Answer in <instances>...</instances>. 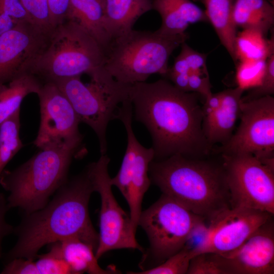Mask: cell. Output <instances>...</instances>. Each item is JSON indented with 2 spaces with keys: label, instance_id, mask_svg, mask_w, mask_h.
<instances>
[{
  "label": "cell",
  "instance_id": "cell-1",
  "mask_svg": "<svg viewBox=\"0 0 274 274\" xmlns=\"http://www.w3.org/2000/svg\"><path fill=\"white\" fill-rule=\"evenodd\" d=\"M200 96L179 89L166 79L130 86L129 99L135 118L150 132L154 159L174 155L202 158L213 152L202 128Z\"/></svg>",
  "mask_w": 274,
  "mask_h": 274
},
{
  "label": "cell",
  "instance_id": "cell-2",
  "mask_svg": "<svg viewBox=\"0 0 274 274\" xmlns=\"http://www.w3.org/2000/svg\"><path fill=\"white\" fill-rule=\"evenodd\" d=\"M93 192L86 167L68 179L44 208L24 215L14 228L17 241L5 255L6 262L16 258L35 260L44 246L70 238L89 244L95 253L99 235L91 221L88 208Z\"/></svg>",
  "mask_w": 274,
  "mask_h": 274
},
{
  "label": "cell",
  "instance_id": "cell-3",
  "mask_svg": "<svg viewBox=\"0 0 274 274\" xmlns=\"http://www.w3.org/2000/svg\"><path fill=\"white\" fill-rule=\"evenodd\" d=\"M151 183L195 214L210 221L231 208L224 169L201 158L174 155L150 163Z\"/></svg>",
  "mask_w": 274,
  "mask_h": 274
},
{
  "label": "cell",
  "instance_id": "cell-4",
  "mask_svg": "<svg viewBox=\"0 0 274 274\" xmlns=\"http://www.w3.org/2000/svg\"><path fill=\"white\" fill-rule=\"evenodd\" d=\"M79 148L65 146L40 149L14 169H4L0 184L9 193V209L18 208L27 215L44 208L68 179L70 166Z\"/></svg>",
  "mask_w": 274,
  "mask_h": 274
},
{
  "label": "cell",
  "instance_id": "cell-5",
  "mask_svg": "<svg viewBox=\"0 0 274 274\" xmlns=\"http://www.w3.org/2000/svg\"><path fill=\"white\" fill-rule=\"evenodd\" d=\"M188 38L186 32L169 35L132 29L112 40L104 67L115 80L129 85L146 82L154 74L165 76L170 55Z\"/></svg>",
  "mask_w": 274,
  "mask_h": 274
},
{
  "label": "cell",
  "instance_id": "cell-6",
  "mask_svg": "<svg viewBox=\"0 0 274 274\" xmlns=\"http://www.w3.org/2000/svg\"><path fill=\"white\" fill-rule=\"evenodd\" d=\"M105 52L98 42L76 22L67 20L54 29L43 52L26 72L42 82L89 76L104 68Z\"/></svg>",
  "mask_w": 274,
  "mask_h": 274
},
{
  "label": "cell",
  "instance_id": "cell-7",
  "mask_svg": "<svg viewBox=\"0 0 274 274\" xmlns=\"http://www.w3.org/2000/svg\"><path fill=\"white\" fill-rule=\"evenodd\" d=\"M67 98L80 123L89 126L96 134L101 155L107 150L106 131L109 122L116 119L117 110L129 99L131 85L118 82L113 77L91 79L84 84L81 76L53 82Z\"/></svg>",
  "mask_w": 274,
  "mask_h": 274
},
{
  "label": "cell",
  "instance_id": "cell-8",
  "mask_svg": "<svg viewBox=\"0 0 274 274\" xmlns=\"http://www.w3.org/2000/svg\"><path fill=\"white\" fill-rule=\"evenodd\" d=\"M205 220L162 194L140 217L139 226L146 232L150 243L142 264L154 261L158 265L179 252L193 229Z\"/></svg>",
  "mask_w": 274,
  "mask_h": 274
},
{
  "label": "cell",
  "instance_id": "cell-9",
  "mask_svg": "<svg viewBox=\"0 0 274 274\" xmlns=\"http://www.w3.org/2000/svg\"><path fill=\"white\" fill-rule=\"evenodd\" d=\"M231 208L274 214V168L250 154L221 155Z\"/></svg>",
  "mask_w": 274,
  "mask_h": 274
},
{
  "label": "cell",
  "instance_id": "cell-10",
  "mask_svg": "<svg viewBox=\"0 0 274 274\" xmlns=\"http://www.w3.org/2000/svg\"><path fill=\"white\" fill-rule=\"evenodd\" d=\"M241 123L225 144L213 152L221 155L250 154L274 166V98L272 95L241 103Z\"/></svg>",
  "mask_w": 274,
  "mask_h": 274
},
{
  "label": "cell",
  "instance_id": "cell-11",
  "mask_svg": "<svg viewBox=\"0 0 274 274\" xmlns=\"http://www.w3.org/2000/svg\"><path fill=\"white\" fill-rule=\"evenodd\" d=\"M132 112L129 99L123 102L117 110L116 119L124 126L127 144L120 168L117 175L111 178L110 182L119 190L127 201L132 225L136 231L142 212L143 197L151 183L149 169L155 155L152 147H145L136 138L132 127Z\"/></svg>",
  "mask_w": 274,
  "mask_h": 274
},
{
  "label": "cell",
  "instance_id": "cell-12",
  "mask_svg": "<svg viewBox=\"0 0 274 274\" xmlns=\"http://www.w3.org/2000/svg\"><path fill=\"white\" fill-rule=\"evenodd\" d=\"M110 158L106 154L89 164L87 169L94 191L100 197L98 244L95 255L97 259L112 250L138 249L143 248L137 242L130 215L118 203L112 190L108 166Z\"/></svg>",
  "mask_w": 274,
  "mask_h": 274
},
{
  "label": "cell",
  "instance_id": "cell-13",
  "mask_svg": "<svg viewBox=\"0 0 274 274\" xmlns=\"http://www.w3.org/2000/svg\"><path fill=\"white\" fill-rule=\"evenodd\" d=\"M41 120L34 145L40 149L81 145L80 120L65 94L53 82L43 83L37 94Z\"/></svg>",
  "mask_w": 274,
  "mask_h": 274
},
{
  "label": "cell",
  "instance_id": "cell-14",
  "mask_svg": "<svg viewBox=\"0 0 274 274\" xmlns=\"http://www.w3.org/2000/svg\"><path fill=\"white\" fill-rule=\"evenodd\" d=\"M52 31L21 21L0 37V85L26 72L45 49Z\"/></svg>",
  "mask_w": 274,
  "mask_h": 274
},
{
  "label": "cell",
  "instance_id": "cell-15",
  "mask_svg": "<svg viewBox=\"0 0 274 274\" xmlns=\"http://www.w3.org/2000/svg\"><path fill=\"white\" fill-rule=\"evenodd\" d=\"M272 215L262 211L231 208L210 221L211 234L204 252L224 254L239 247Z\"/></svg>",
  "mask_w": 274,
  "mask_h": 274
},
{
  "label": "cell",
  "instance_id": "cell-16",
  "mask_svg": "<svg viewBox=\"0 0 274 274\" xmlns=\"http://www.w3.org/2000/svg\"><path fill=\"white\" fill-rule=\"evenodd\" d=\"M229 274L274 273V225L272 217L237 249L220 254Z\"/></svg>",
  "mask_w": 274,
  "mask_h": 274
},
{
  "label": "cell",
  "instance_id": "cell-17",
  "mask_svg": "<svg viewBox=\"0 0 274 274\" xmlns=\"http://www.w3.org/2000/svg\"><path fill=\"white\" fill-rule=\"evenodd\" d=\"M245 90L237 86L221 91V104L212 115L203 118L202 128L209 143L221 145L233 134L235 123L241 113V98Z\"/></svg>",
  "mask_w": 274,
  "mask_h": 274
},
{
  "label": "cell",
  "instance_id": "cell-18",
  "mask_svg": "<svg viewBox=\"0 0 274 274\" xmlns=\"http://www.w3.org/2000/svg\"><path fill=\"white\" fill-rule=\"evenodd\" d=\"M152 5L161 19L157 30L163 34H183L191 24L209 22L204 11L190 0H152Z\"/></svg>",
  "mask_w": 274,
  "mask_h": 274
},
{
  "label": "cell",
  "instance_id": "cell-19",
  "mask_svg": "<svg viewBox=\"0 0 274 274\" xmlns=\"http://www.w3.org/2000/svg\"><path fill=\"white\" fill-rule=\"evenodd\" d=\"M104 26L110 39L133 29L137 20L152 9V0H104Z\"/></svg>",
  "mask_w": 274,
  "mask_h": 274
},
{
  "label": "cell",
  "instance_id": "cell-20",
  "mask_svg": "<svg viewBox=\"0 0 274 274\" xmlns=\"http://www.w3.org/2000/svg\"><path fill=\"white\" fill-rule=\"evenodd\" d=\"M67 20L85 29L105 51L111 39L104 26V0H70Z\"/></svg>",
  "mask_w": 274,
  "mask_h": 274
},
{
  "label": "cell",
  "instance_id": "cell-21",
  "mask_svg": "<svg viewBox=\"0 0 274 274\" xmlns=\"http://www.w3.org/2000/svg\"><path fill=\"white\" fill-rule=\"evenodd\" d=\"M205 14L222 45L234 62L237 61L235 40L237 27L233 19L234 0H202Z\"/></svg>",
  "mask_w": 274,
  "mask_h": 274
},
{
  "label": "cell",
  "instance_id": "cell-22",
  "mask_svg": "<svg viewBox=\"0 0 274 274\" xmlns=\"http://www.w3.org/2000/svg\"><path fill=\"white\" fill-rule=\"evenodd\" d=\"M233 19L236 27L255 29L266 36L273 26V6L268 0H234Z\"/></svg>",
  "mask_w": 274,
  "mask_h": 274
},
{
  "label": "cell",
  "instance_id": "cell-23",
  "mask_svg": "<svg viewBox=\"0 0 274 274\" xmlns=\"http://www.w3.org/2000/svg\"><path fill=\"white\" fill-rule=\"evenodd\" d=\"M43 82L27 72L20 74L0 85V125L20 110L23 99L31 93L37 94Z\"/></svg>",
  "mask_w": 274,
  "mask_h": 274
},
{
  "label": "cell",
  "instance_id": "cell-24",
  "mask_svg": "<svg viewBox=\"0 0 274 274\" xmlns=\"http://www.w3.org/2000/svg\"><path fill=\"white\" fill-rule=\"evenodd\" d=\"M62 255L73 274L118 273L114 268L104 269L98 264L95 251L89 244L76 238L59 242Z\"/></svg>",
  "mask_w": 274,
  "mask_h": 274
},
{
  "label": "cell",
  "instance_id": "cell-25",
  "mask_svg": "<svg viewBox=\"0 0 274 274\" xmlns=\"http://www.w3.org/2000/svg\"><path fill=\"white\" fill-rule=\"evenodd\" d=\"M237 60H266L274 54L273 35L270 39L262 32L252 29L237 33L235 40Z\"/></svg>",
  "mask_w": 274,
  "mask_h": 274
},
{
  "label": "cell",
  "instance_id": "cell-26",
  "mask_svg": "<svg viewBox=\"0 0 274 274\" xmlns=\"http://www.w3.org/2000/svg\"><path fill=\"white\" fill-rule=\"evenodd\" d=\"M20 110L0 125V176L9 162L23 147L20 138Z\"/></svg>",
  "mask_w": 274,
  "mask_h": 274
},
{
  "label": "cell",
  "instance_id": "cell-27",
  "mask_svg": "<svg viewBox=\"0 0 274 274\" xmlns=\"http://www.w3.org/2000/svg\"><path fill=\"white\" fill-rule=\"evenodd\" d=\"M181 46L180 53L165 76L168 78L175 75H189L192 72L209 74L206 65L207 55L193 50L186 42Z\"/></svg>",
  "mask_w": 274,
  "mask_h": 274
},
{
  "label": "cell",
  "instance_id": "cell-28",
  "mask_svg": "<svg viewBox=\"0 0 274 274\" xmlns=\"http://www.w3.org/2000/svg\"><path fill=\"white\" fill-rule=\"evenodd\" d=\"M187 274H229L225 258L214 252H202L190 260Z\"/></svg>",
  "mask_w": 274,
  "mask_h": 274
},
{
  "label": "cell",
  "instance_id": "cell-29",
  "mask_svg": "<svg viewBox=\"0 0 274 274\" xmlns=\"http://www.w3.org/2000/svg\"><path fill=\"white\" fill-rule=\"evenodd\" d=\"M190 251L185 247L161 263L140 271H129V274H186L190 260Z\"/></svg>",
  "mask_w": 274,
  "mask_h": 274
},
{
  "label": "cell",
  "instance_id": "cell-30",
  "mask_svg": "<svg viewBox=\"0 0 274 274\" xmlns=\"http://www.w3.org/2000/svg\"><path fill=\"white\" fill-rule=\"evenodd\" d=\"M50 245L49 251L38 255L35 261L39 274H73L62 255L59 242Z\"/></svg>",
  "mask_w": 274,
  "mask_h": 274
},
{
  "label": "cell",
  "instance_id": "cell-31",
  "mask_svg": "<svg viewBox=\"0 0 274 274\" xmlns=\"http://www.w3.org/2000/svg\"><path fill=\"white\" fill-rule=\"evenodd\" d=\"M266 60L240 61L235 75L237 86L245 90L254 88L261 83Z\"/></svg>",
  "mask_w": 274,
  "mask_h": 274
},
{
  "label": "cell",
  "instance_id": "cell-32",
  "mask_svg": "<svg viewBox=\"0 0 274 274\" xmlns=\"http://www.w3.org/2000/svg\"><path fill=\"white\" fill-rule=\"evenodd\" d=\"M30 21L35 25L52 31L48 0H20Z\"/></svg>",
  "mask_w": 274,
  "mask_h": 274
},
{
  "label": "cell",
  "instance_id": "cell-33",
  "mask_svg": "<svg viewBox=\"0 0 274 274\" xmlns=\"http://www.w3.org/2000/svg\"><path fill=\"white\" fill-rule=\"evenodd\" d=\"M250 89L246 95L242 97V101L246 102L273 94L274 54L266 60L265 69L260 84Z\"/></svg>",
  "mask_w": 274,
  "mask_h": 274
},
{
  "label": "cell",
  "instance_id": "cell-34",
  "mask_svg": "<svg viewBox=\"0 0 274 274\" xmlns=\"http://www.w3.org/2000/svg\"><path fill=\"white\" fill-rule=\"evenodd\" d=\"M1 273L39 274L35 260L24 258H16L7 262Z\"/></svg>",
  "mask_w": 274,
  "mask_h": 274
},
{
  "label": "cell",
  "instance_id": "cell-35",
  "mask_svg": "<svg viewBox=\"0 0 274 274\" xmlns=\"http://www.w3.org/2000/svg\"><path fill=\"white\" fill-rule=\"evenodd\" d=\"M50 21L54 29L67 20L70 0H48Z\"/></svg>",
  "mask_w": 274,
  "mask_h": 274
},
{
  "label": "cell",
  "instance_id": "cell-36",
  "mask_svg": "<svg viewBox=\"0 0 274 274\" xmlns=\"http://www.w3.org/2000/svg\"><path fill=\"white\" fill-rule=\"evenodd\" d=\"M188 87L190 92L199 94L204 99L212 94L209 74L190 73L189 76Z\"/></svg>",
  "mask_w": 274,
  "mask_h": 274
},
{
  "label": "cell",
  "instance_id": "cell-37",
  "mask_svg": "<svg viewBox=\"0 0 274 274\" xmlns=\"http://www.w3.org/2000/svg\"><path fill=\"white\" fill-rule=\"evenodd\" d=\"M0 14L9 15L19 21H30L20 0H0Z\"/></svg>",
  "mask_w": 274,
  "mask_h": 274
},
{
  "label": "cell",
  "instance_id": "cell-38",
  "mask_svg": "<svg viewBox=\"0 0 274 274\" xmlns=\"http://www.w3.org/2000/svg\"><path fill=\"white\" fill-rule=\"evenodd\" d=\"M9 210L7 198L3 193H0V259L3 256L2 241L5 236L13 232L14 228L5 219Z\"/></svg>",
  "mask_w": 274,
  "mask_h": 274
},
{
  "label": "cell",
  "instance_id": "cell-39",
  "mask_svg": "<svg viewBox=\"0 0 274 274\" xmlns=\"http://www.w3.org/2000/svg\"><path fill=\"white\" fill-rule=\"evenodd\" d=\"M204 100L202 106L203 118L212 115L219 109L221 104V92L212 93Z\"/></svg>",
  "mask_w": 274,
  "mask_h": 274
},
{
  "label": "cell",
  "instance_id": "cell-40",
  "mask_svg": "<svg viewBox=\"0 0 274 274\" xmlns=\"http://www.w3.org/2000/svg\"><path fill=\"white\" fill-rule=\"evenodd\" d=\"M19 22L9 15L0 14V37L15 27Z\"/></svg>",
  "mask_w": 274,
  "mask_h": 274
},
{
  "label": "cell",
  "instance_id": "cell-41",
  "mask_svg": "<svg viewBox=\"0 0 274 274\" xmlns=\"http://www.w3.org/2000/svg\"><path fill=\"white\" fill-rule=\"evenodd\" d=\"M269 2H270L272 4V2L273 3V0H268Z\"/></svg>",
  "mask_w": 274,
  "mask_h": 274
}]
</instances>
